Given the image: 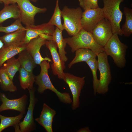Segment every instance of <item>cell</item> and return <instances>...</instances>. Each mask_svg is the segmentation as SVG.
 Segmentation results:
<instances>
[{
  "instance_id": "obj_10",
  "label": "cell",
  "mask_w": 132,
  "mask_h": 132,
  "mask_svg": "<svg viewBox=\"0 0 132 132\" xmlns=\"http://www.w3.org/2000/svg\"><path fill=\"white\" fill-rule=\"evenodd\" d=\"M90 33L96 42L103 47L113 35L110 23L106 18L101 20Z\"/></svg>"
},
{
  "instance_id": "obj_4",
  "label": "cell",
  "mask_w": 132,
  "mask_h": 132,
  "mask_svg": "<svg viewBox=\"0 0 132 132\" xmlns=\"http://www.w3.org/2000/svg\"><path fill=\"white\" fill-rule=\"evenodd\" d=\"M124 0H103L102 8L105 18L110 23L113 34L122 35L120 26L123 14L120 10V4Z\"/></svg>"
},
{
  "instance_id": "obj_32",
  "label": "cell",
  "mask_w": 132,
  "mask_h": 132,
  "mask_svg": "<svg viewBox=\"0 0 132 132\" xmlns=\"http://www.w3.org/2000/svg\"><path fill=\"white\" fill-rule=\"evenodd\" d=\"M43 127L47 132H53V121L43 119L39 117L35 119Z\"/></svg>"
},
{
  "instance_id": "obj_33",
  "label": "cell",
  "mask_w": 132,
  "mask_h": 132,
  "mask_svg": "<svg viewBox=\"0 0 132 132\" xmlns=\"http://www.w3.org/2000/svg\"><path fill=\"white\" fill-rule=\"evenodd\" d=\"M17 0H0L3 2L4 5H8L10 4H16Z\"/></svg>"
},
{
  "instance_id": "obj_2",
  "label": "cell",
  "mask_w": 132,
  "mask_h": 132,
  "mask_svg": "<svg viewBox=\"0 0 132 132\" xmlns=\"http://www.w3.org/2000/svg\"><path fill=\"white\" fill-rule=\"evenodd\" d=\"M64 39L73 53L81 48L89 49L97 55L104 52V47L96 42L91 33L82 29L76 35Z\"/></svg>"
},
{
  "instance_id": "obj_24",
  "label": "cell",
  "mask_w": 132,
  "mask_h": 132,
  "mask_svg": "<svg viewBox=\"0 0 132 132\" xmlns=\"http://www.w3.org/2000/svg\"><path fill=\"white\" fill-rule=\"evenodd\" d=\"M123 12L125 20L121 28V31L122 35L125 37H129L132 33V9L125 7Z\"/></svg>"
},
{
  "instance_id": "obj_3",
  "label": "cell",
  "mask_w": 132,
  "mask_h": 132,
  "mask_svg": "<svg viewBox=\"0 0 132 132\" xmlns=\"http://www.w3.org/2000/svg\"><path fill=\"white\" fill-rule=\"evenodd\" d=\"M118 35L116 33L113 34L103 47L104 52L107 55L112 58L117 66L121 68L126 65L128 46L120 41Z\"/></svg>"
},
{
  "instance_id": "obj_28",
  "label": "cell",
  "mask_w": 132,
  "mask_h": 132,
  "mask_svg": "<svg viewBox=\"0 0 132 132\" xmlns=\"http://www.w3.org/2000/svg\"><path fill=\"white\" fill-rule=\"evenodd\" d=\"M86 63L90 69L92 73L94 94L96 96L99 84V80L97 76V71L98 69L97 60L96 58H94L90 60Z\"/></svg>"
},
{
  "instance_id": "obj_20",
  "label": "cell",
  "mask_w": 132,
  "mask_h": 132,
  "mask_svg": "<svg viewBox=\"0 0 132 132\" xmlns=\"http://www.w3.org/2000/svg\"><path fill=\"white\" fill-rule=\"evenodd\" d=\"M26 30L21 29L7 33L0 37V38L5 45L18 43L23 41L26 35Z\"/></svg>"
},
{
  "instance_id": "obj_35",
  "label": "cell",
  "mask_w": 132,
  "mask_h": 132,
  "mask_svg": "<svg viewBox=\"0 0 132 132\" xmlns=\"http://www.w3.org/2000/svg\"><path fill=\"white\" fill-rule=\"evenodd\" d=\"M4 45V44L2 42L0 38V50L1 48L3 47Z\"/></svg>"
},
{
  "instance_id": "obj_9",
  "label": "cell",
  "mask_w": 132,
  "mask_h": 132,
  "mask_svg": "<svg viewBox=\"0 0 132 132\" xmlns=\"http://www.w3.org/2000/svg\"><path fill=\"white\" fill-rule=\"evenodd\" d=\"M105 18L102 8L86 10L83 12L81 20L82 29L91 32L97 24Z\"/></svg>"
},
{
  "instance_id": "obj_27",
  "label": "cell",
  "mask_w": 132,
  "mask_h": 132,
  "mask_svg": "<svg viewBox=\"0 0 132 132\" xmlns=\"http://www.w3.org/2000/svg\"><path fill=\"white\" fill-rule=\"evenodd\" d=\"M61 11L59 6V0H56L54 13L48 23L50 25L55 26L58 29L63 31L64 29L61 22Z\"/></svg>"
},
{
  "instance_id": "obj_14",
  "label": "cell",
  "mask_w": 132,
  "mask_h": 132,
  "mask_svg": "<svg viewBox=\"0 0 132 132\" xmlns=\"http://www.w3.org/2000/svg\"><path fill=\"white\" fill-rule=\"evenodd\" d=\"M26 29L25 37L23 42L28 44L32 39L44 34L52 35L55 29L54 26L50 25L48 22L37 25H34L25 26Z\"/></svg>"
},
{
  "instance_id": "obj_12",
  "label": "cell",
  "mask_w": 132,
  "mask_h": 132,
  "mask_svg": "<svg viewBox=\"0 0 132 132\" xmlns=\"http://www.w3.org/2000/svg\"><path fill=\"white\" fill-rule=\"evenodd\" d=\"M45 45L49 50L52 56L53 63L51 67L53 74L57 75L58 78L63 79L64 74L63 70L65 66L57 52L56 43L52 40H46Z\"/></svg>"
},
{
  "instance_id": "obj_36",
  "label": "cell",
  "mask_w": 132,
  "mask_h": 132,
  "mask_svg": "<svg viewBox=\"0 0 132 132\" xmlns=\"http://www.w3.org/2000/svg\"><path fill=\"white\" fill-rule=\"evenodd\" d=\"M30 1H33V2H36L38 0H30Z\"/></svg>"
},
{
  "instance_id": "obj_22",
  "label": "cell",
  "mask_w": 132,
  "mask_h": 132,
  "mask_svg": "<svg viewBox=\"0 0 132 132\" xmlns=\"http://www.w3.org/2000/svg\"><path fill=\"white\" fill-rule=\"evenodd\" d=\"M17 59L21 67L29 72H33L36 64L26 49L18 54Z\"/></svg>"
},
{
  "instance_id": "obj_11",
  "label": "cell",
  "mask_w": 132,
  "mask_h": 132,
  "mask_svg": "<svg viewBox=\"0 0 132 132\" xmlns=\"http://www.w3.org/2000/svg\"><path fill=\"white\" fill-rule=\"evenodd\" d=\"M28 91L30 95L29 104L25 117L23 121L19 124L20 132H31L34 130L36 128L33 118V112L37 99L35 96V88H33Z\"/></svg>"
},
{
  "instance_id": "obj_15",
  "label": "cell",
  "mask_w": 132,
  "mask_h": 132,
  "mask_svg": "<svg viewBox=\"0 0 132 132\" xmlns=\"http://www.w3.org/2000/svg\"><path fill=\"white\" fill-rule=\"evenodd\" d=\"M46 40L40 36L32 39L28 44L26 49L33 59L36 65H40L43 61L52 62L48 57H43L40 53L42 46L45 45Z\"/></svg>"
},
{
  "instance_id": "obj_1",
  "label": "cell",
  "mask_w": 132,
  "mask_h": 132,
  "mask_svg": "<svg viewBox=\"0 0 132 132\" xmlns=\"http://www.w3.org/2000/svg\"><path fill=\"white\" fill-rule=\"evenodd\" d=\"M40 65L41 69L40 73L35 77V82L38 86V92L42 94L47 89L51 90L56 94L61 102L66 104L71 103L72 100L69 93L59 92L53 85L48 72V70L50 68L49 62L46 60H44L41 62Z\"/></svg>"
},
{
  "instance_id": "obj_34",
  "label": "cell",
  "mask_w": 132,
  "mask_h": 132,
  "mask_svg": "<svg viewBox=\"0 0 132 132\" xmlns=\"http://www.w3.org/2000/svg\"><path fill=\"white\" fill-rule=\"evenodd\" d=\"M77 132H90L91 131L88 127H86L79 129Z\"/></svg>"
},
{
  "instance_id": "obj_31",
  "label": "cell",
  "mask_w": 132,
  "mask_h": 132,
  "mask_svg": "<svg viewBox=\"0 0 132 132\" xmlns=\"http://www.w3.org/2000/svg\"><path fill=\"white\" fill-rule=\"evenodd\" d=\"M98 0H78L80 6L84 11L99 8Z\"/></svg>"
},
{
  "instance_id": "obj_13",
  "label": "cell",
  "mask_w": 132,
  "mask_h": 132,
  "mask_svg": "<svg viewBox=\"0 0 132 132\" xmlns=\"http://www.w3.org/2000/svg\"><path fill=\"white\" fill-rule=\"evenodd\" d=\"M2 102L0 106V112L7 110H14L20 112L24 114L25 113L27 96L24 95L21 97L15 99H10L4 94L0 95Z\"/></svg>"
},
{
  "instance_id": "obj_17",
  "label": "cell",
  "mask_w": 132,
  "mask_h": 132,
  "mask_svg": "<svg viewBox=\"0 0 132 132\" xmlns=\"http://www.w3.org/2000/svg\"><path fill=\"white\" fill-rule=\"evenodd\" d=\"M62 31L56 27L52 36V40L56 43L58 49V53L63 63H65L68 60L66 55V52L65 49L66 46V43L63 38L62 34Z\"/></svg>"
},
{
  "instance_id": "obj_5",
  "label": "cell",
  "mask_w": 132,
  "mask_h": 132,
  "mask_svg": "<svg viewBox=\"0 0 132 132\" xmlns=\"http://www.w3.org/2000/svg\"><path fill=\"white\" fill-rule=\"evenodd\" d=\"M82 13L80 7L72 8L65 6L61 11L64 29L70 35L72 36L76 35L82 29L81 20Z\"/></svg>"
},
{
  "instance_id": "obj_7",
  "label": "cell",
  "mask_w": 132,
  "mask_h": 132,
  "mask_svg": "<svg viewBox=\"0 0 132 132\" xmlns=\"http://www.w3.org/2000/svg\"><path fill=\"white\" fill-rule=\"evenodd\" d=\"M16 3L19 9V19L25 26L34 25L36 14L44 13L47 11L45 8H40L34 6L30 0H17Z\"/></svg>"
},
{
  "instance_id": "obj_16",
  "label": "cell",
  "mask_w": 132,
  "mask_h": 132,
  "mask_svg": "<svg viewBox=\"0 0 132 132\" xmlns=\"http://www.w3.org/2000/svg\"><path fill=\"white\" fill-rule=\"evenodd\" d=\"M27 44L23 41L8 45H4L0 50V68L7 60L26 49Z\"/></svg>"
},
{
  "instance_id": "obj_30",
  "label": "cell",
  "mask_w": 132,
  "mask_h": 132,
  "mask_svg": "<svg viewBox=\"0 0 132 132\" xmlns=\"http://www.w3.org/2000/svg\"><path fill=\"white\" fill-rule=\"evenodd\" d=\"M56 113L55 110L44 103L39 118L53 121V118Z\"/></svg>"
},
{
  "instance_id": "obj_25",
  "label": "cell",
  "mask_w": 132,
  "mask_h": 132,
  "mask_svg": "<svg viewBox=\"0 0 132 132\" xmlns=\"http://www.w3.org/2000/svg\"><path fill=\"white\" fill-rule=\"evenodd\" d=\"M0 85L3 90L13 92L17 90L13 81L10 78L6 71L0 68Z\"/></svg>"
},
{
  "instance_id": "obj_29",
  "label": "cell",
  "mask_w": 132,
  "mask_h": 132,
  "mask_svg": "<svg viewBox=\"0 0 132 132\" xmlns=\"http://www.w3.org/2000/svg\"><path fill=\"white\" fill-rule=\"evenodd\" d=\"M26 29L22 25L19 19H17L11 25L6 26H0V32L7 33H11L21 29Z\"/></svg>"
},
{
  "instance_id": "obj_21",
  "label": "cell",
  "mask_w": 132,
  "mask_h": 132,
  "mask_svg": "<svg viewBox=\"0 0 132 132\" xmlns=\"http://www.w3.org/2000/svg\"><path fill=\"white\" fill-rule=\"evenodd\" d=\"M20 17L19 9L17 4L4 5L0 11V24L6 20L11 18L17 19Z\"/></svg>"
},
{
  "instance_id": "obj_18",
  "label": "cell",
  "mask_w": 132,
  "mask_h": 132,
  "mask_svg": "<svg viewBox=\"0 0 132 132\" xmlns=\"http://www.w3.org/2000/svg\"><path fill=\"white\" fill-rule=\"evenodd\" d=\"M75 56L68 65L70 68L74 64L79 62H86L90 59L96 58L97 55L88 48L79 49L75 51Z\"/></svg>"
},
{
  "instance_id": "obj_26",
  "label": "cell",
  "mask_w": 132,
  "mask_h": 132,
  "mask_svg": "<svg viewBox=\"0 0 132 132\" xmlns=\"http://www.w3.org/2000/svg\"><path fill=\"white\" fill-rule=\"evenodd\" d=\"M23 115L21 113L18 115L14 117H7L0 114V132L10 126H15L16 127H18L17 125L19 124L20 120L23 117Z\"/></svg>"
},
{
  "instance_id": "obj_19",
  "label": "cell",
  "mask_w": 132,
  "mask_h": 132,
  "mask_svg": "<svg viewBox=\"0 0 132 132\" xmlns=\"http://www.w3.org/2000/svg\"><path fill=\"white\" fill-rule=\"evenodd\" d=\"M19 71V78L21 88L24 90L27 89L28 90L33 88L35 76L33 72L26 71L21 66Z\"/></svg>"
},
{
  "instance_id": "obj_37",
  "label": "cell",
  "mask_w": 132,
  "mask_h": 132,
  "mask_svg": "<svg viewBox=\"0 0 132 132\" xmlns=\"http://www.w3.org/2000/svg\"><path fill=\"white\" fill-rule=\"evenodd\" d=\"M2 2L0 0V3H2Z\"/></svg>"
},
{
  "instance_id": "obj_8",
  "label": "cell",
  "mask_w": 132,
  "mask_h": 132,
  "mask_svg": "<svg viewBox=\"0 0 132 132\" xmlns=\"http://www.w3.org/2000/svg\"><path fill=\"white\" fill-rule=\"evenodd\" d=\"M86 77H80L70 73H64L63 80L68 85L72 93L73 100L71 108L76 110L80 106L79 97L85 84Z\"/></svg>"
},
{
  "instance_id": "obj_6",
  "label": "cell",
  "mask_w": 132,
  "mask_h": 132,
  "mask_svg": "<svg viewBox=\"0 0 132 132\" xmlns=\"http://www.w3.org/2000/svg\"><path fill=\"white\" fill-rule=\"evenodd\" d=\"M108 56L104 52L97 55L98 69L100 73L99 84L97 93L105 94L109 90V86L112 79L110 66Z\"/></svg>"
},
{
  "instance_id": "obj_23",
  "label": "cell",
  "mask_w": 132,
  "mask_h": 132,
  "mask_svg": "<svg viewBox=\"0 0 132 132\" xmlns=\"http://www.w3.org/2000/svg\"><path fill=\"white\" fill-rule=\"evenodd\" d=\"M21 67L17 58L14 56L7 60L0 68L6 71L10 79L13 81L15 75Z\"/></svg>"
}]
</instances>
